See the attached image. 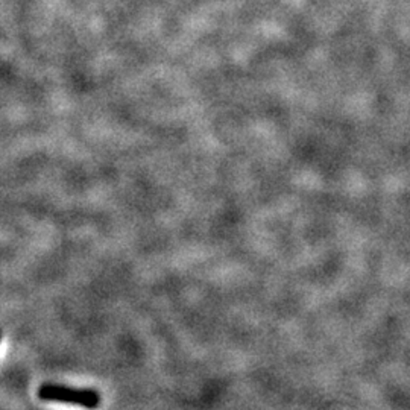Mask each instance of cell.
I'll return each instance as SVG.
<instances>
[{
	"instance_id": "1",
	"label": "cell",
	"mask_w": 410,
	"mask_h": 410,
	"mask_svg": "<svg viewBox=\"0 0 410 410\" xmlns=\"http://www.w3.org/2000/svg\"><path fill=\"white\" fill-rule=\"evenodd\" d=\"M37 394L43 401L78 404L90 410L98 409L101 404V395L94 389H73V387L62 384L43 383Z\"/></svg>"
},
{
	"instance_id": "2",
	"label": "cell",
	"mask_w": 410,
	"mask_h": 410,
	"mask_svg": "<svg viewBox=\"0 0 410 410\" xmlns=\"http://www.w3.org/2000/svg\"><path fill=\"white\" fill-rule=\"evenodd\" d=\"M0 338H2V333H0Z\"/></svg>"
}]
</instances>
